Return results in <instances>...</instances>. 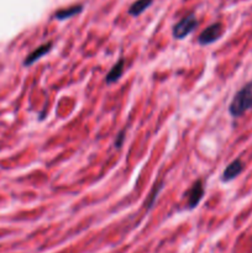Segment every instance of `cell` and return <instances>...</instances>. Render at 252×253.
<instances>
[{"label": "cell", "instance_id": "cell-1", "mask_svg": "<svg viewBox=\"0 0 252 253\" xmlns=\"http://www.w3.org/2000/svg\"><path fill=\"white\" fill-rule=\"evenodd\" d=\"M252 109V81L245 84L232 98L229 113L234 118H240Z\"/></svg>", "mask_w": 252, "mask_h": 253}, {"label": "cell", "instance_id": "cell-2", "mask_svg": "<svg viewBox=\"0 0 252 253\" xmlns=\"http://www.w3.org/2000/svg\"><path fill=\"white\" fill-rule=\"evenodd\" d=\"M198 21L197 17H195L194 14H189L185 17H183L174 27H173V37L177 40H182L184 37H187L193 30L197 27Z\"/></svg>", "mask_w": 252, "mask_h": 253}, {"label": "cell", "instance_id": "cell-3", "mask_svg": "<svg viewBox=\"0 0 252 253\" xmlns=\"http://www.w3.org/2000/svg\"><path fill=\"white\" fill-rule=\"evenodd\" d=\"M224 34V26L220 22H215L211 24L210 26H208L207 29L203 30L202 34L198 37V42L200 44H210L212 42L217 41V40L221 37V35Z\"/></svg>", "mask_w": 252, "mask_h": 253}, {"label": "cell", "instance_id": "cell-4", "mask_svg": "<svg viewBox=\"0 0 252 253\" xmlns=\"http://www.w3.org/2000/svg\"><path fill=\"white\" fill-rule=\"evenodd\" d=\"M204 195V185H203L202 180H197L194 184L192 185L187 193V208L188 209H194L198 207L200 200L203 199Z\"/></svg>", "mask_w": 252, "mask_h": 253}, {"label": "cell", "instance_id": "cell-5", "mask_svg": "<svg viewBox=\"0 0 252 253\" xmlns=\"http://www.w3.org/2000/svg\"><path fill=\"white\" fill-rule=\"evenodd\" d=\"M242 170H244V163H242V161L240 160V158H237V160L232 161V162L225 168V170L222 172L221 179L224 180V182H230V180L235 179L237 175L241 174Z\"/></svg>", "mask_w": 252, "mask_h": 253}, {"label": "cell", "instance_id": "cell-6", "mask_svg": "<svg viewBox=\"0 0 252 253\" xmlns=\"http://www.w3.org/2000/svg\"><path fill=\"white\" fill-rule=\"evenodd\" d=\"M51 47H52V42H47V43L37 47L35 51H32L31 53L26 57V59L24 61V66H31V64H34L35 62L39 61L42 56H44V54L51 49Z\"/></svg>", "mask_w": 252, "mask_h": 253}, {"label": "cell", "instance_id": "cell-7", "mask_svg": "<svg viewBox=\"0 0 252 253\" xmlns=\"http://www.w3.org/2000/svg\"><path fill=\"white\" fill-rule=\"evenodd\" d=\"M123 73H124V59H119V61L114 64L113 68L110 69V72L106 74L105 82L108 84L116 83V82L121 78Z\"/></svg>", "mask_w": 252, "mask_h": 253}, {"label": "cell", "instance_id": "cell-8", "mask_svg": "<svg viewBox=\"0 0 252 253\" xmlns=\"http://www.w3.org/2000/svg\"><path fill=\"white\" fill-rule=\"evenodd\" d=\"M153 2V0H136L132 5L128 9V14L132 15V16H138V15L142 14L147 7L151 6V4Z\"/></svg>", "mask_w": 252, "mask_h": 253}, {"label": "cell", "instance_id": "cell-9", "mask_svg": "<svg viewBox=\"0 0 252 253\" xmlns=\"http://www.w3.org/2000/svg\"><path fill=\"white\" fill-rule=\"evenodd\" d=\"M82 9H83V6H82V5H74V6L67 7V9H61V10H58V11H56L54 17H56L57 20L69 19V17H73L74 15L79 14V12L82 11Z\"/></svg>", "mask_w": 252, "mask_h": 253}, {"label": "cell", "instance_id": "cell-10", "mask_svg": "<svg viewBox=\"0 0 252 253\" xmlns=\"http://www.w3.org/2000/svg\"><path fill=\"white\" fill-rule=\"evenodd\" d=\"M162 189V183H158V184H155V187H153L152 192H151L150 197H148L147 202L145 203V205H147V209H151L153 205V203H155L156 198H157V194L160 193V190Z\"/></svg>", "mask_w": 252, "mask_h": 253}, {"label": "cell", "instance_id": "cell-11", "mask_svg": "<svg viewBox=\"0 0 252 253\" xmlns=\"http://www.w3.org/2000/svg\"><path fill=\"white\" fill-rule=\"evenodd\" d=\"M124 140H125V130L120 131V132H119V135L116 136L115 143H114V145H115V147L120 148L121 146H123V143H124Z\"/></svg>", "mask_w": 252, "mask_h": 253}]
</instances>
